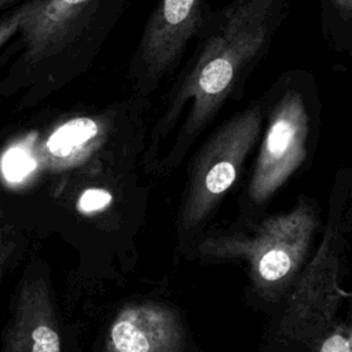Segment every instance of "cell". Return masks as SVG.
I'll return each mask as SVG.
<instances>
[{
  "instance_id": "8fae6325",
  "label": "cell",
  "mask_w": 352,
  "mask_h": 352,
  "mask_svg": "<svg viewBox=\"0 0 352 352\" xmlns=\"http://www.w3.org/2000/svg\"><path fill=\"white\" fill-rule=\"evenodd\" d=\"M113 195L103 188H88L85 190L77 202L78 210L82 213H92L104 209L111 202Z\"/></svg>"
},
{
  "instance_id": "3957f363",
  "label": "cell",
  "mask_w": 352,
  "mask_h": 352,
  "mask_svg": "<svg viewBox=\"0 0 352 352\" xmlns=\"http://www.w3.org/2000/svg\"><path fill=\"white\" fill-rule=\"evenodd\" d=\"M319 85L305 69H289L263 94L264 139L250 192L263 199L305 160L320 113Z\"/></svg>"
},
{
  "instance_id": "9c48e42d",
  "label": "cell",
  "mask_w": 352,
  "mask_h": 352,
  "mask_svg": "<svg viewBox=\"0 0 352 352\" xmlns=\"http://www.w3.org/2000/svg\"><path fill=\"white\" fill-rule=\"evenodd\" d=\"M320 34L336 55H352V0H316Z\"/></svg>"
},
{
  "instance_id": "7a4b0ae2",
  "label": "cell",
  "mask_w": 352,
  "mask_h": 352,
  "mask_svg": "<svg viewBox=\"0 0 352 352\" xmlns=\"http://www.w3.org/2000/svg\"><path fill=\"white\" fill-rule=\"evenodd\" d=\"M132 1L34 0L18 30L30 98L41 99L85 73Z\"/></svg>"
},
{
  "instance_id": "5b68a950",
  "label": "cell",
  "mask_w": 352,
  "mask_h": 352,
  "mask_svg": "<svg viewBox=\"0 0 352 352\" xmlns=\"http://www.w3.org/2000/svg\"><path fill=\"white\" fill-rule=\"evenodd\" d=\"M263 126V103L257 98L226 121L204 147L198 158L197 182L191 214L197 217L235 180L236 170L254 144Z\"/></svg>"
},
{
  "instance_id": "5bb4252c",
  "label": "cell",
  "mask_w": 352,
  "mask_h": 352,
  "mask_svg": "<svg viewBox=\"0 0 352 352\" xmlns=\"http://www.w3.org/2000/svg\"><path fill=\"white\" fill-rule=\"evenodd\" d=\"M267 3H270L271 6L283 10V11H289V6H290V0H264Z\"/></svg>"
},
{
  "instance_id": "7c38bea8",
  "label": "cell",
  "mask_w": 352,
  "mask_h": 352,
  "mask_svg": "<svg viewBox=\"0 0 352 352\" xmlns=\"http://www.w3.org/2000/svg\"><path fill=\"white\" fill-rule=\"evenodd\" d=\"M16 248L14 231L10 226L0 224V275Z\"/></svg>"
},
{
  "instance_id": "9a60e30c",
  "label": "cell",
  "mask_w": 352,
  "mask_h": 352,
  "mask_svg": "<svg viewBox=\"0 0 352 352\" xmlns=\"http://www.w3.org/2000/svg\"><path fill=\"white\" fill-rule=\"evenodd\" d=\"M12 1H15V0H0V10L4 8L6 6H8V4L12 3Z\"/></svg>"
},
{
  "instance_id": "30bf717a",
  "label": "cell",
  "mask_w": 352,
  "mask_h": 352,
  "mask_svg": "<svg viewBox=\"0 0 352 352\" xmlns=\"http://www.w3.org/2000/svg\"><path fill=\"white\" fill-rule=\"evenodd\" d=\"M34 0H28L16 7L10 14L0 18V47L6 44L14 34L18 33L23 21L28 18L33 8Z\"/></svg>"
},
{
  "instance_id": "277c9868",
  "label": "cell",
  "mask_w": 352,
  "mask_h": 352,
  "mask_svg": "<svg viewBox=\"0 0 352 352\" xmlns=\"http://www.w3.org/2000/svg\"><path fill=\"white\" fill-rule=\"evenodd\" d=\"M210 11V0H157L128 63L131 94L151 98L177 72Z\"/></svg>"
},
{
  "instance_id": "52a82bcc",
  "label": "cell",
  "mask_w": 352,
  "mask_h": 352,
  "mask_svg": "<svg viewBox=\"0 0 352 352\" xmlns=\"http://www.w3.org/2000/svg\"><path fill=\"white\" fill-rule=\"evenodd\" d=\"M180 330L176 318L155 305L124 309L113 322L106 352H177Z\"/></svg>"
},
{
  "instance_id": "4fadbf2b",
  "label": "cell",
  "mask_w": 352,
  "mask_h": 352,
  "mask_svg": "<svg viewBox=\"0 0 352 352\" xmlns=\"http://www.w3.org/2000/svg\"><path fill=\"white\" fill-rule=\"evenodd\" d=\"M320 352H351V341L342 334H334L323 342Z\"/></svg>"
},
{
  "instance_id": "ba28073f",
  "label": "cell",
  "mask_w": 352,
  "mask_h": 352,
  "mask_svg": "<svg viewBox=\"0 0 352 352\" xmlns=\"http://www.w3.org/2000/svg\"><path fill=\"white\" fill-rule=\"evenodd\" d=\"M290 217L279 220V236H275V226L270 230V235L260 241L256 254L257 276L268 283L278 282L287 276L300 256L301 246H297V236H283L289 226Z\"/></svg>"
},
{
  "instance_id": "8992f818",
  "label": "cell",
  "mask_w": 352,
  "mask_h": 352,
  "mask_svg": "<svg viewBox=\"0 0 352 352\" xmlns=\"http://www.w3.org/2000/svg\"><path fill=\"white\" fill-rule=\"evenodd\" d=\"M4 352H60V338L45 285L25 282L4 333Z\"/></svg>"
},
{
  "instance_id": "6da1fadb",
  "label": "cell",
  "mask_w": 352,
  "mask_h": 352,
  "mask_svg": "<svg viewBox=\"0 0 352 352\" xmlns=\"http://www.w3.org/2000/svg\"><path fill=\"white\" fill-rule=\"evenodd\" d=\"M287 12L264 0H230L212 8L164 96L154 142L165 138L182 117L179 142H190L227 102L241 99Z\"/></svg>"
}]
</instances>
